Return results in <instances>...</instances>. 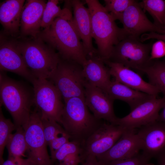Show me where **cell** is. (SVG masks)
<instances>
[{
    "label": "cell",
    "mask_w": 165,
    "mask_h": 165,
    "mask_svg": "<svg viewBox=\"0 0 165 165\" xmlns=\"http://www.w3.org/2000/svg\"><path fill=\"white\" fill-rule=\"evenodd\" d=\"M24 0H7L0 4V22L5 34L16 38L20 34L21 16Z\"/></svg>",
    "instance_id": "ffe728a7"
},
{
    "label": "cell",
    "mask_w": 165,
    "mask_h": 165,
    "mask_svg": "<svg viewBox=\"0 0 165 165\" xmlns=\"http://www.w3.org/2000/svg\"><path fill=\"white\" fill-rule=\"evenodd\" d=\"M81 145L74 141H69L63 145L51 158L53 163L56 160L60 162L66 157L71 155L80 154Z\"/></svg>",
    "instance_id": "f546056e"
},
{
    "label": "cell",
    "mask_w": 165,
    "mask_h": 165,
    "mask_svg": "<svg viewBox=\"0 0 165 165\" xmlns=\"http://www.w3.org/2000/svg\"><path fill=\"white\" fill-rule=\"evenodd\" d=\"M151 39H156L165 42V32L162 34L155 32L145 33L141 35L140 40L141 42H143Z\"/></svg>",
    "instance_id": "d590c367"
},
{
    "label": "cell",
    "mask_w": 165,
    "mask_h": 165,
    "mask_svg": "<svg viewBox=\"0 0 165 165\" xmlns=\"http://www.w3.org/2000/svg\"><path fill=\"white\" fill-rule=\"evenodd\" d=\"M64 103L60 124L72 141L81 145L104 122L89 112L84 97H72Z\"/></svg>",
    "instance_id": "277c9868"
},
{
    "label": "cell",
    "mask_w": 165,
    "mask_h": 165,
    "mask_svg": "<svg viewBox=\"0 0 165 165\" xmlns=\"http://www.w3.org/2000/svg\"><path fill=\"white\" fill-rule=\"evenodd\" d=\"M127 129L120 126L103 124L81 145V163L89 157H97L108 150Z\"/></svg>",
    "instance_id": "30bf717a"
},
{
    "label": "cell",
    "mask_w": 165,
    "mask_h": 165,
    "mask_svg": "<svg viewBox=\"0 0 165 165\" xmlns=\"http://www.w3.org/2000/svg\"><path fill=\"white\" fill-rule=\"evenodd\" d=\"M37 37L54 48L63 59L74 61L82 66L87 61V56L70 10L56 18L49 28L41 31Z\"/></svg>",
    "instance_id": "6da1fadb"
},
{
    "label": "cell",
    "mask_w": 165,
    "mask_h": 165,
    "mask_svg": "<svg viewBox=\"0 0 165 165\" xmlns=\"http://www.w3.org/2000/svg\"><path fill=\"white\" fill-rule=\"evenodd\" d=\"M139 71L145 74L149 83L156 86L165 96V61L151 60Z\"/></svg>",
    "instance_id": "603a6c76"
},
{
    "label": "cell",
    "mask_w": 165,
    "mask_h": 165,
    "mask_svg": "<svg viewBox=\"0 0 165 165\" xmlns=\"http://www.w3.org/2000/svg\"><path fill=\"white\" fill-rule=\"evenodd\" d=\"M103 61L115 80L134 89L153 96L157 97L160 92L156 86L145 81L139 74L130 68L109 60Z\"/></svg>",
    "instance_id": "e0dca14e"
},
{
    "label": "cell",
    "mask_w": 165,
    "mask_h": 165,
    "mask_svg": "<svg viewBox=\"0 0 165 165\" xmlns=\"http://www.w3.org/2000/svg\"><path fill=\"white\" fill-rule=\"evenodd\" d=\"M25 63L37 79H49L61 57L51 46L38 37L15 38Z\"/></svg>",
    "instance_id": "3957f363"
},
{
    "label": "cell",
    "mask_w": 165,
    "mask_h": 165,
    "mask_svg": "<svg viewBox=\"0 0 165 165\" xmlns=\"http://www.w3.org/2000/svg\"><path fill=\"white\" fill-rule=\"evenodd\" d=\"M150 159L143 153L132 157L110 161L102 165H145Z\"/></svg>",
    "instance_id": "4dcf8cb0"
},
{
    "label": "cell",
    "mask_w": 165,
    "mask_h": 165,
    "mask_svg": "<svg viewBox=\"0 0 165 165\" xmlns=\"http://www.w3.org/2000/svg\"><path fill=\"white\" fill-rule=\"evenodd\" d=\"M17 128L14 123L4 116L1 108L0 112V164L4 161L2 156L4 150L12 132Z\"/></svg>",
    "instance_id": "4316f807"
},
{
    "label": "cell",
    "mask_w": 165,
    "mask_h": 165,
    "mask_svg": "<svg viewBox=\"0 0 165 165\" xmlns=\"http://www.w3.org/2000/svg\"><path fill=\"white\" fill-rule=\"evenodd\" d=\"M142 153L149 158L165 157V122L156 121L139 128L136 132Z\"/></svg>",
    "instance_id": "5bb4252c"
},
{
    "label": "cell",
    "mask_w": 165,
    "mask_h": 165,
    "mask_svg": "<svg viewBox=\"0 0 165 165\" xmlns=\"http://www.w3.org/2000/svg\"><path fill=\"white\" fill-rule=\"evenodd\" d=\"M71 2L73 10V22L87 57L97 54L92 42L91 18L88 8L79 0Z\"/></svg>",
    "instance_id": "d6986e66"
},
{
    "label": "cell",
    "mask_w": 165,
    "mask_h": 165,
    "mask_svg": "<svg viewBox=\"0 0 165 165\" xmlns=\"http://www.w3.org/2000/svg\"><path fill=\"white\" fill-rule=\"evenodd\" d=\"M154 165L153 164H152V163H147V164H146V165Z\"/></svg>",
    "instance_id": "ab89813d"
},
{
    "label": "cell",
    "mask_w": 165,
    "mask_h": 165,
    "mask_svg": "<svg viewBox=\"0 0 165 165\" xmlns=\"http://www.w3.org/2000/svg\"><path fill=\"white\" fill-rule=\"evenodd\" d=\"M57 165H58V164H57Z\"/></svg>",
    "instance_id": "b9f144b4"
},
{
    "label": "cell",
    "mask_w": 165,
    "mask_h": 165,
    "mask_svg": "<svg viewBox=\"0 0 165 165\" xmlns=\"http://www.w3.org/2000/svg\"><path fill=\"white\" fill-rule=\"evenodd\" d=\"M82 165H102L95 157H89L82 163Z\"/></svg>",
    "instance_id": "8d00e7d4"
},
{
    "label": "cell",
    "mask_w": 165,
    "mask_h": 165,
    "mask_svg": "<svg viewBox=\"0 0 165 165\" xmlns=\"http://www.w3.org/2000/svg\"><path fill=\"white\" fill-rule=\"evenodd\" d=\"M141 150V143L135 129H127L108 150L96 158L102 165L132 157L138 154Z\"/></svg>",
    "instance_id": "2e32d148"
},
{
    "label": "cell",
    "mask_w": 165,
    "mask_h": 165,
    "mask_svg": "<svg viewBox=\"0 0 165 165\" xmlns=\"http://www.w3.org/2000/svg\"><path fill=\"white\" fill-rule=\"evenodd\" d=\"M0 165H38L32 159L28 157L24 159L21 157H8Z\"/></svg>",
    "instance_id": "836d02e7"
},
{
    "label": "cell",
    "mask_w": 165,
    "mask_h": 165,
    "mask_svg": "<svg viewBox=\"0 0 165 165\" xmlns=\"http://www.w3.org/2000/svg\"><path fill=\"white\" fill-rule=\"evenodd\" d=\"M134 0H105L106 9L115 20H119L123 13Z\"/></svg>",
    "instance_id": "f1b7e54d"
},
{
    "label": "cell",
    "mask_w": 165,
    "mask_h": 165,
    "mask_svg": "<svg viewBox=\"0 0 165 165\" xmlns=\"http://www.w3.org/2000/svg\"><path fill=\"white\" fill-rule=\"evenodd\" d=\"M164 159L165 160V157H164Z\"/></svg>",
    "instance_id": "60d3db41"
},
{
    "label": "cell",
    "mask_w": 165,
    "mask_h": 165,
    "mask_svg": "<svg viewBox=\"0 0 165 165\" xmlns=\"http://www.w3.org/2000/svg\"><path fill=\"white\" fill-rule=\"evenodd\" d=\"M41 119L44 135L47 145L59 135L66 133L63 127L57 122L42 118L41 116Z\"/></svg>",
    "instance_id": "83f0119b"
},
{
    "label": "cell",
    "mask_w": 165,
    "mask_h": 165,
    "mask_svg": "<svg viewBox=\"0 0 165 165\" xmlns=\"http://www.w3.org/2000/svg\"><path fill=\"white\" fill-rule=\"evenodd\" d=\"M0 40V71L15 73L32 83L35 78L26 65L17 47L15 38L2 31Z\"/></svg>",
    "instance_id": "8fae6325"
},
{
    "label": "cell",
    "mask_w": 165,
    "mask_h": 165,
    "mask_svg": "<svg viewBox=\"0 0 165 165\" xmlns=\"http://www.w3.org/2000/svg\"><path fill=\"white\" fill-rule=\"evenodd\" d=\"M165 105V96H154L141 103L122 118H117L115 125L136 129L157 121L160 111Z\"/></svg>",
    "instance_id": "7c38bea8"
},
{
    "label": "cell",
    "mask_w": 165,
    "mask_h": 165,
    "mask_svg": "<svg viewBox=\"0 0 165 165\" xmlns=\"http://www.w3.org/2000/svg\"><path fill=\"white\" fill-rule=\"evenodd\" d=\"M69 136L66 133L60 134L55 138L49 145L50 150L51 158L64 144L69 141Z\"/></svg>",
    "instance_id": "1f68e13d"
},
{
    "label": "cell",
    "mask_w": 165,
    "mask_h": 165,
    "mask_svg": "<svg viewBox=\"0 0 165 165\" xmlns=\"http://www.w3.org/2000/svg\"><path fill=\"white\" fill-rule=\"evenodd\" d=\"M91 18L93 38L97 46V54L103 61L108 60L113 47L125 38L122 28L97 0H86Z\"/></svg>",
    "instance_id": "7a4b0ae2"
},
{
    "label": "cell",
    "mask_w": 165,
    "mask_h": 165,
    "mask_svg": "<svg viewBox=\"0 0 165 165\" xmlns=\"http://www.w3.org/2000/svg\"><path fill=\"white\" fill-rule=\"evenodd\" d=\"M159 159L160 165H165V160L164 157L160 158Z\"/></svg>",
    "instance_id": "f35d334b"
},
{
    "label": "cell",
    "mask_w": 165,
    "mask_h": 165,
    "mask_svg": "<svg viewBox=\"0 0 165 165\" xmlns=\"http://www.w3.org/2000/svg\"><path fill=\"white\" fill-rule=\"evenodd\" d=\"M139 3L152 16L154 24L165 31V0H143Z\"/></svg>",
    "instance_id": "d4e9b609"
},
{
    "label": "cell",
    "mask_w": 165,
    "mask_h": 165,
    "mask_svg": "<svg viewBox=\"0 0 165 165\" xmlns=\"http://www.w3.org/2000/svg\"><path fill=\"white\" fill-rule=\"evenodd\" d=\"M105 92L114 100L118 99L127 103L131 111L155 96L134 89L115 80L111 81Z\"/></svg>",
    "instance_id": "7402d4cb"
},
{
    "label": "cell",
    "mask_w": 165,
    "mask_h": 165,
    "mask_svg": "<svg viewBox=\"0 0 165 165\" xmlns=\"http://www.w3.org/2000/svg\"><path fill=\"white\" fill-rule=\"evenodd\" d=\"M58 3L57 0H49L46 3L41 23V28L43 29L49 28L56 18L64 15L69 10L67 8L62 9L58 6Z\"/></svg>",
    "instance_id": "484cf974"
},
{
    "label": "cell",
    "mask_w": 165,
    "mask_h": 165,
    "mask_svg": "<svg viewBox=\"0 0 165 165\" xmlns=\"http://www.w3.org/2000/svg\"><path fill=\"white\" fill-rule=\"evenodd\" d=\"M135 1L123 13L119 20L122 24L125 37L140 39L139 36L148 32L160 34L165 32L151 22Z\"/></svg>",
    "instance_id": "4fadbf2b"
},
{
    "label": "cell",
    "mask_w": 165,
    "mask_h": 165,
    "mask_svg": "<svg viewBox=\"0 0 165 165\" xmlns=\"http://www.w3.org/2000/svg\"><path fill=\"white\" fill-rule=\"evenodd\" d=\"M32 83L34 105L40 112L41 117L60 124L64 104L59 91L48 79H35Z\"/></svg>",
    "instance_id": "52a82bcc"
},
{
    "label": "cell",
    "mask_w": 165,
    "mask_h": 165,
    "mask_svg": "<svg viewBox=\"0 0 165 165\" xmlns=\"http://www.w3.org/2000/svg\"><path fill=\"white\" fill-rule=\"evenodd\" d=\"M97 54L87 57L82 66L83 73L86 81L105 91L111 81L108 68Z\"/></svg>",
    "instance_id": "44dd1931"
},
{
    "label": "cell",
    "mask_w": 165,
    "mask_h": 165,
    "mask_svg": "<svg viewBox=\"0 0 165 165\" xmlns=\"http://www.w3.org/2000/svg\"><path fill=\"white\" fill-rule=\"evenodd\" d=\"M46 3L42 0L27 1L21 14L19 36L37 38L41 31V21Z\"/></svg>",
    "instance_id": "ac0fdd59"
},
{
    "label": "cell",
    "mask_w": 165,
    "mask_h": 165,
    "mask_svg": "<svg viewBox=\"0 0 165 165\" xmlns=\"http://www.w3.org/2000/svg\"><path fill=\"white\" fill-rule=\"evenodd\" d=\"M6 147L8 157H21L28 151L24 132L22 127H17L16 131L10 136Z\"/></svg>",
    "instance_id": "cb8c5ba5"
},
{
    "label": "cell",
    "mask_w": 165,
    "mask_h": 165,
    "mask_svg": "<svg viewBox=\"0 0 165 165\" xmlns=\"http://www.w3.org/2000/svg\"><path fill=\"white\" fill-rule=\"evenodd\" d=\"M48 79L59 91L64 101L73 97L85 98L86 81L82 66L79 64L61 58L57 68Z\"/></svg>",
    "instance_id": "8992f818"
},
{
    "label": "cell",
    "mask_w": 165,
    "mask_h": 165,
    "mask_svg": "<svg viewBox=\"0 0 165 165\" xmlns=\"http://www.w3.org/2000/svg\"><path fill=\"white\" fill-rule=\"evenodd\" d=\"M165 56V42L160 40L154 42L151 49L150 60L161 58Z\"/></svg>",
    "instance_id": "d6a6232c"
},
{
    "label": "cell",
    "mask_w": 165,
    "mask_h": 165,
    "mask_svg": "<svg viewBox=\"0 0 165 165\" xmlns=\"http://www.w3.org/2000/svg\"><path fill=\"white\" fill-rule=\"evenodd\" d=\"M157 121L165 122V105L163 108L161 112L159 114Z\"/></svg>",
    "instance_id": "74e56055"
},
{
    "label": "cell",
    "mask_w": 165,
    "mask_h": 165,
    "mask_svg": "<svg viewBox=\"0 0 165 165\" xmlns=\"http://www.w3.org/2000/svg\"><path fill=\"white\" fill-rule=\"evenodd\" d=\"M152 44L144 43L140 39L127 37L113 47L109 60L139 70L150 62Z\"/></svg>",
    "instance_id": "ba28073f"
},
{
    "label": "cell",
    "mask_w": 165,
    "mask_h": 165,
    "mask_svg": "<svg viewBox=\"0 0 165 165\" xmlns=\"http://www.w3.org/2000/svg\"><path fill=\"white\" fill-rule=\"evenodd\" d=\"M0 105H3L11 115L17 128L22 127L28 121L34 105L33 90L23 83L13 80L1 72Z\"/></svg>",
    "instance_id": "5b68a950"
},
{
    "label": "cell",
    "mask_w": 165,
    "mask_h": 165,
    "mask_svg": "<svg viewBox=\"0 0 165 165\" xmlns=\"http://www.w3.org/2000/svg\"><path fill=\"white\" fill-rule=\"evenodd\" d=\"M22 127L28 147V157L38 165H52L53 163L47 149L41 115L35 108Z\"/></svg>",
    "instance_id": "9c48e42d"
},
{
    "label": "cell",
    "mask_w": 165,
    "mask_h": 165,
    "mask_svg": "<svg viewBox=\"0 0 165 165\" xmlns=\"http://www.w3.org/2000/svg\"><path fill=\"white\" fill-rule=\"evenodd\" d=\"M85 100L88 108L97 119L115 125L117 119L113 107L114 100L102 89L86 82Z\"/></svg>",
    "instance_id": "9a60e30c"
},
{
    "label": "cell",
    "mask_w": 165,
    "mask_h": 165,
    "mask_svg": "<svg viewBox=\"0 0 165 165\" xmlns=\"http://www.w3.org/2000/svg\"><path fill=\"white\" fill-rule=\"evenodd\" d=\"M80 163H81V160L79 155L74 154L66 157L58 165H78Z\"/></svg>",
    "instance_id": "e575fe53"
}]
</instances>
